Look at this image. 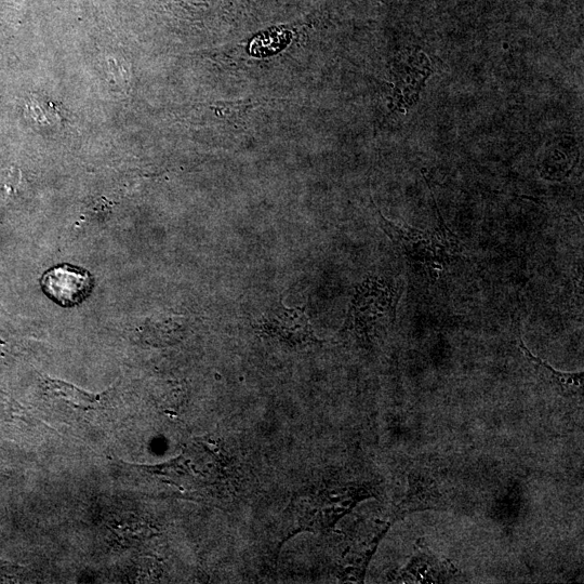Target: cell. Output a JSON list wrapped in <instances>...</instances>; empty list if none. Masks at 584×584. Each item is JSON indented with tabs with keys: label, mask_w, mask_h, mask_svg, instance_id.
<instances>
[{
	"label": "cell",
	"mask_w": 584,
	"mask_h": 584,
	"mask_svg": "<svg viewBox=\"0 0 584 584\" xmlns=\"http://www.w3.org/2000/svg\"><path fill=\"white\" fill-rule=\"evenodd\" d=\"M380 225L407 260L418 265L431 277L440 276L460 256L459 238L451 232L438 212L434 230H418L408 225L395 224L381 214Z\"/></svg>",
	"instance_id": "cell-1"
},
{
	"label": "cell",
	"mask_w": 584,
	"mask_h": 584,
	"mask_svg": "<svg viewBox=\"0 0 584 584\" xmlns=\"http://www.w3.org/2000/svg\"><path fill=\"white\" fill-rule=\"evenodd\" d=\"M403 294V282L391 278L370 276L355 290L344 333L369 340L371 335L395 321L398 301Z\"/></svg>",
	"instance_id": "cell-2"
},
{
	"label": "cell",
	"mask_w": 584,
	"mask_h": 584,
	"mask_svg": "<svg viewBox=\"0 0 584 584\" xmlns=\"http://www.w3.org/2000/svg\"><path fill=\"white\" fill-rule=\"evenodd\" d=\"M45 295L62 308L71 309L83 303L94 290V277L85 269L70 264L48 270L41 280Z\"/></svg>",
	"instance_id": "cell-3"
},
{
	"label": "cell",
	"mask_w": 584,
	"mask_h": 584,
	"mask_svg": "<svg viewBox=\"0 0 584 584\" xmlns=\"http://www.w3.org/2000/svg\"><path fill=\"white\" fill-rule=\"evenodd\" d=\"M448 499L442 493L441 485L433 472L424 468H416L408 475V489L405 498L398 504L394 519L421 511L448 509Z\"/></svg>",
	"instance_id": "cell-4"
},
{
	"label": "cell",
	"mask_w": 584,
	"mask_h": 584,
	"mask_svg": "<svg viewBox=\"0 0 584 584\" xmlns=\"http://www.w3.org/2000/svg\"><path fill=\"white\" fill-rule=\"evenodd\" d=\"M265 334L284 342L299 344L315 340L309 317L302 309L282 308L263 318Z\"/></svg>",
	"instance_id": "cell-5"
},
{
	"label": "cell",
	"mask_w": 584,
	"mask_h": 584,
	"mask_svg": "<svg viewBox=\"0 0 584 584\" xmlns=\"http://www.w3.org/2000/svg\"><path fill=\"white\" fill-rule=\"evenodd\" d=\"M457 573V569L447 561L433 554L426 544H419L417 553L397 576V581L417 583L446 582Z\"/></svg>",
	"instance_id": "cell-6"
},
{
	"label": "cell",
	"mask_w": 584,
	"mask_h": 584,
	"mask_svg": "<svg viewBox=\"0 0 584 584\" xmlns=\"http://www.w3.org/2000/svg\"><path fill=\"white\" fill-rule=\"evenodd\" d=\"M520 349L536 370L541 380L546 382L557 394L565 397L582 396L583 393V373H563L554 369L550 364L534 355L525 343L520 340Z\"/></svg>",
	"instance_id": "cell-7"
},
{
	"label": "cell",
	"mask_w": 584,
	"mask_h": 584,
	"mask_svg": "<svg viewBox=\"0 0 584 584\" xmlns=\"http://www.w3.org/2000/svg\"><path fill=\"white\" fill-rule=\"evenodd\" d=\"M47 392L65 404L76 409L88 410L94 408L102 400V395L87 393L71 384L59 380L47 379Z\"/></svg>",
	"instance_id": "cell-8"
}]
</instances>
